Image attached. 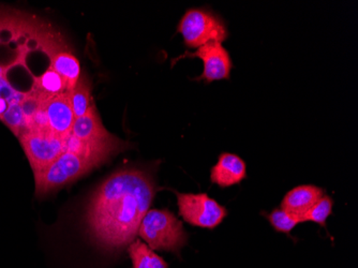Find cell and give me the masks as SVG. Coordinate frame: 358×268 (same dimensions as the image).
I'll return each instance as SVG.
<instances>
[{
  "instance_id": "1",
  "label": "cell",
  "mask_w": 358,
  "mask_h": 268,
  "mask_svg": "<svg viewBox=\"0 0 358 268\" xmlns=\"http://www.w3.org/2000/svg\"><path fill=\"white\" fill-rule=\"evenodd\" d=\"M67 40L51 23L0 7V122L16 138L31 129L48 100L43 82L52 60Z\"/></svg>"
},
{
  "instance_id": "2",
  "label": "cell",
  "mask_w": 358,
  "mask_h": 268,
  "mask_svg": "<svg viewBox=\"0 0 358 268\" xmlns=\"http://www.w3.org/2000/svg\"><path fill=\"white\" fill-rule=\"evenodd\" d=\"M156 195L154 177L140 167L118 169L92 193L86 207L88 237L110 255H122L136 241Z\"/></svg>"
},
{
  "instance_id": "3",
  "label": "cell",
  "mask_w": 358,
  "mask_h": 268,
  "mask_svg": "<svg viewBox=\"0 0 358 268\" xmlns=\"http://www.w3.org/2000/svg\"><path fill=\"white\" fill-rule=\"evenodd\" d=\"M103 163L106 162L96 157L64 150L52 164L37 176H34L36 197L42 199L56 192L62 187L85 176Z\"/></svg>"
},
{
  "instance_id": "4",
  "label": "cell",
  "mask_w": 358,
  "mask_h": 268,
  "mask_svg": "<svg viewBox=\"0 0 358 268\" xmlns=\"http://www.w3.org/2000/svg\"><path fill=\"white\" fill-rule=\"evenodd\" d=\"M138 235L155 251L175 255L188 241L182 221L168 209H150L143 218Z\"/></svg>"
},
{
  "instance_id": "5",
  "label": "cell",
  "mask_w": 358,
  "mask_h": 268,
  "mask_svg": "<svg viewBox=\"0 0 358 268\" xmlns=\"http://www.w3.org/2000/svg\"><path fill=\"white\" fill-rule=\"evenodd\" d=\"M177 29L182 34L187 48L196 50L208 42L222 43L229 37L223 20L218 14L207 9L188 10Z\"/></svg>"
},
{
  "instance_id": "6",
  "label": "cell",
  "mask_w": 358,
  "mask_h": 268,
  "mask_svg": "<svg viewBox=\"0 0 358 268\" xmlns=\"http://www.w3.org/2000/svg\"><path fill=\"white\" fill-rule=\"evenodd\" d=\"M175 193L179 215L192 227L214 230L227 216V209L206 193Z\"/></svg>"
},
{
  "instance_id": "7",
  "label": "cell",
  "mask_w": 358,
  "mask_h": 268,
  "mask_svg": "<svg viewBox=\"0 0 358 268\" xmlns=\"http://www.w3.org/2000/svg\"><path fill=\"white\" fill-rule=\"evenodd\" d=\"M17 139L34 176L40 174L64 152L67 142V139L60 138L48 130L29 131Z\"/></svg>"
},
{
  "instance_id": "8",
  "label": "cell",
  "mask_w": 358,
  "mask_h": 268,
  "mask_svg": "<svg viewBox=\"0 0 358 268\" xmlns=\"http://www.w3.org/2000/svg\"><path fill=\"white\" fill-rule=\"evenodd\" d=\"M71 134L80 142L90 146L114 149L118 153L130 146L129 143L120 140L104 128L94 104L90 106L83 116L76 118Z\"/></svg>"
},
{
  "instance_id": "9",
  "label": "cell",
  "mask_w": 358,
  "mask_h": 268,
  "mask_svg": "<svg viewBox=\"0 0 358 268\" xmlns=\"http://www.w3.org/2000/svg\"><path fill=\"white\" fill-rule=\"evenodd\" d=\"M200 58L204 64L203 73L195 80H204L205 83L215 80H230L231 70L233 68L232 58L227 48L219 42H208L199 48L194 53H186L179 58Z\"/></svg>"
},
{
  "instance_id": "10",
  "label": "cell",
  "mask_w": 358,
  "mask_h": 268,
  "mask_svg": "<svg viewBox=\"0 0 358 268\" xmlns=\"http://www.w3.org/2000/svg\"><path fill=\"white\" fill-rule=\"evenodd\" d=\"M43 111L48 130L60 138H69L76 120L69 92L58 94L48 100L44 104Z\"/></svg>"
},
{
  "instance_id": "11",
  "label": "cell",
  "mask_w": 358,
  "mask_h": 268,
  "mask_svg": "<svg viewBox=\"0 0 358 268\" xmlns=\"http://www.w3.org/2000/svg\"><path fill=\"white\" fill-rule=\"evenodd\" d=\"M247 177L246 162L230 153H223L218 162L211 167L210 181L220 188H229L241 183Z\"/></svg>"
},
{
  "instance_id": "12",
  "label": "cell",
  "mask_w": 358,
  "mask_h": 268,
  "mask_svg": "<svg viewBox=\"0 0 358 268\" xmlns=\"http://www.w3.org/2000/svg\"><path fill=\"white\" fill-rule=\"evenodd\" d=\"M325 195V190L315 185H301L289 190L283 197L281 209L289 215L299 218L303 223V217Z\"/></svg>"
},
{
  "instance_id": "13",
  "label": "cell",
  "mask_w": 358,
  "mask_h": 268,
  "mask_svg": "<svg viewBox=\"0 0 358 268\" xmlns=\"http://www.w3.org/2000/svg\"><path fill=\"white\" fill-rule=\"evenodd\" d=\"M52 66L54 71L57 72L64 78L69 92L73 90L82 72H80V62L72 53L70 46L62 48L54 55Z\"/></svg>"
},
{
  "instance_id": "14",
  "label": "cell",
  "mask_w": 358,
  "mask_h": 268,
  "mask_svg": "<svg viewBox=\"0 0 358 268\" xmlns=\"http://www.w3.org/2000/svg\"><path fill=\"white\" fill-rule=\"evenodd\" d=\"M127 249L134 268H169L164 258L155 253V250L142 241H134Z\"/></svg>"
},
{
  "instance_id": "15",
  "label": "cell",
  "mask_w": 358,
  "mask_h": 268,
  "mask_svg": "<svg viewBox=\"0 0 358 268\" xmlns=\"http://www.w3.org/2000/svg\"><path fill=\"white\" fill-rule=\"evenodd\" d=\"M92 87L85 74H80L76 87L69 92L70 102L76 118L83 116L92 106Z\"/></svg>"
},
{
  "instance_id": "16",
  "label": "cell",
  "mask_w": 358,
  "mask_h": 268,
  "mask_svg": "<svg viewBox=\"0 0 358 268\" xmlns=\"http://www.w3.org/2000/svg\"><path fill=\"white\" fill-rule=\"evenodd\" d=\"M334 201L329 195H325L319 199V202L306 213L303 223H317L321 227L327 225V219L333 213Z\"/></svg>"
},
{
  "instance_id": "17",
  "label": "cell",
  "mask_w": 358,
  "mask_h": 268,
  "mask_svg": "<svg viewBox=\"0 0 358 268\" xmlns=\"http://www.w3.org/2000/svg\"><path fill=\"white\" fill-rule=\"evenodd\" d=\"M266 218L273 229L278 233L289 234L299 223H301L299 218L289 215L281 209H273L271 213L266 215Z\"/></svg>"
}]
</instances>
